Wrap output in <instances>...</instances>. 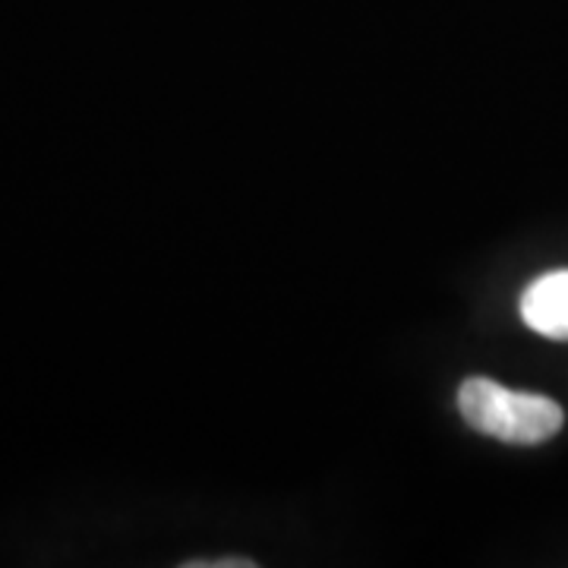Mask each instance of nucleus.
<instances>
[{"mask_svg":"<svg viewBox=\"0 0 568 568\" xmlns=\"http://www.w3.org/2000/svg\"><path fill=\"white\" fill-rule=\"evenodd\" d=\"M458 407L477 433L511 446H540L566 424L562 407L547 395L515 392L484 376H474L458 388Z\"/></svg>","mask_w":568,"mask_h":568,"instance_id":"1","label":"nucleus"},{"mask_svg":"<svg viewBox=\"0 0 568 568\" xmlns=\"http://www.w3.org/2000/svg\"><path fill=\"white\" fill-rule=\"evenodd\" d=\"M521 320L556 342L568 338V268L540 275L521 297Z\"/></svg>","mask_w":568,"mask_h":568,"instance_id":"2","label":"nucleus"},{"mask_svg":"<svg viewBox=\"0 0 568 568\" xmlns=\"http://www.w3.org/2000/svg\"><path fill=\"white\" fill-rule=\"evenodd\" d=\"M186 568H253V559H203V562H186Z\"/></svg>","mask_w":568,"mask_h":568,"instance_id":"3","label":"nucleus"}]
</instances>
